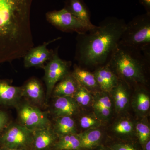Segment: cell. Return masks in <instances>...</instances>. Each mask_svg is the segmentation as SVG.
Wrapping results in <instances>:
<instances>
[{
	"instance_id": "1",
	"label": "cell",
	"mask_w": 150,
	"mask_h": 150,
	"mask_svg": "<svg viewBox=\"0 0 150 150\" xmlns=\"http://www.w3.org/2000/svg\"><path fill=\"white\" fill-rule=\"evenodd\" d=\"M33 0H0V64L22 58L33 40Z\"/></svg>"
},
{
	"instance_id": "2",
	"label": "cell",
	"mask_w": 150,
	"mask_h": 150,
	"mask_svg": "<svg viewBox=\"0 0 150 150\" xmlns=\"http://www.w3.org/2000/svg\"><path fill=\"white\" fill-rule=\"evenodd\" d=\"M124 19L108 16L76 40L75 60L78 66L94 70L109 64L118 48L126 26Z\"/></svg>"
},
{
	"instance_id": "3",
	"label": "cell",
	"mask_w": 150,
	"mask_h": 150,
	"mask_svg": "<svg viewBox=\"0 0 150 150\" xmlns=\"http://www.w3.org/2000/svg\"><path fill=\"white\" fill-rule=\"evenodd\" d=\"M150 62V51L119 44L109 64L120 80L127 84L148 83L147 73Z\"/></svg>"
},
{
	"instance_id": "4",
	"label": "cell",
	"mask_w": 150,
	"mask_h": 150,
	"mask_svg": "<svg viewBox=\"0 0 150 150\" xmlns=\"http://www.w3.org/2000/svg\"><path fill=\"white\" fill-rule=\"evenodd\" d=\"M119 44L150 51V13L137 16L126 23Z\"/></svg>"
},
{
	"instance_id": "5",
	"label": "cell",
	"mask_w": 150,
	"mask_h": 150,
	"mask_svg": "<svg viewBox=\"0 0 150 150\" xmlns=\"http://www.w3.org/2000/svg\"><path fill=\"white\" fill-rule=\"evenodd\" d=\"M33 131L18 122H10L0 134V147L31 150Z\"/></svg>"
},
{
	"instance_id": "6",
	"label": "cell",
	"mask_w": 150,
	"mask_h": 150,
	"mask_svg": "<svg viewBox=\"0 0 150 150\" xmlns=\"http://www.w3.org/2000/svg\"><path fill=\"white\" fill-rule=\"evenodd\" d=\"M21 100L15 107L18 123L32 131L51 126L52 122L48 117V112L25 100Z\"/></svg>"
},
{
	"instance_id": "7",
	"label": "cell",
	"mask_w": 150,
	"mask_h": 150,
	"mask_svg": "<svg viewBox=\"0 0 150 150\" xmlns=\"http://www.w3.org/2000/svg\"><path fill=\"white\" fill-rule=\"evenodd\" d=\"M71 64V62L61 59L58 54V49H56L52 58L43 67V80L46 86L47 103L56 84L71 72L70 69Z\"/></svg>"
},
{
	"instance_id": "8",
	"label": "cell",
	"mask_w": 150,
	"mask_h": 150,
	"mask_svg": "<svg viewBox=\"0 0 150 150\" xmlns=\"http://www.w3.org/2000/svg\"><path fill=\"white\" fill-rule=\"evenodd\" d=\"M46 16L49 23L63 32H75L80 34L87 32L95 26L81 21L64 8L60 10L48 12Z\"/></svg>"
},
{
	"instance_id": "9",
	"label": "cell",
	"mask_w": 150,
	"mask_h": 150,
	"mask_svg": "<svg viewBox=\"0 0 150 150\" xmlns=\"http://www.w3.org/2000/svg\"><path fill=\"white\" fill-rule=\"evenodd\" d=\"M61 38L60 37L57 38L48 42H44L42 45L31 48L23 57L25 67L29 68L34 67L43 69L54 54V51L48 49L47 46Z\"/></svg>"
},
{
	"instance_id": "10",
	"label": "cell",
	"mask_w": 150,
	"mask_h": 150,
	"mask_svg": "<svg viewBox=\"0 0 150 150\" xmlns=\"http://www.w3.org/2000/svg\"><path fill=\"white\" fill-rule=\"evenodd\" d=\"M22 98L30 104L40 108L47 103L43 85L35 77L30 78L21 86Z\"/></svg>"
},
{
	"instance_id": "11",
	"label": "cell",
	"mask_w": 150,
	"mask_h": 150,
	"mask_svg": "<svg viewBox=\"0 0 150 150\" xmlns=\"http://www.w3.org/2000/svg\"><path fill=\"white\" fill-rule=\"evenodd\" d=\"M92 105L94 115L101 121H108L114 109L109 93L97 92L93 96Z\"/></svg>"
},
{
	"instance_id": "12",
	"label": "cell",
	"mask_w": 150,
	"mask_h": 150,
	"mask_svg": "<svg viewBox=\"0 0 150 150\" xmlns=\"http://www.w3.org/2000/svg\"><path fill=\"white\" fill-rule=\"evenodd\" d=\"M79 107L72 97H59L54 98L51 111L54 118L65 116L73 117L79 112Z\"/></svg>"
},
{
	"instance_id": "13",
	"label": "cell",
	"mask_w": 150,
	"mask_h": 150,
	"mask_svg": "<svg viewBox=\"0 0 150 150\" xmlns=\"http://www.w3.org/2000/svg\"><path fill=\"white\" fill-rule=\"evenodd\" d=\"M58 138L52 125L33 131L31 150H52Z\"/></svg>"
},
{
	"instance_id": "14",
	"label": "cell",
	"mask_w": 150,
	"mask_h": 150,
	"mask_svg": "<svg viewBox=\"0 0 150 150\" xmlns=\"http://www.w3.org/2000/svg\"><path fill=\"white\" fill-rule=\"evenodd\" d=\"M93 73L101 91L109 93L119 82L118 77L108 64L98 67Z\"/></svg>"
},
{
	"instance_id": "15",
	"label": "cell",
	"mask_w": 150,
	"mask_h": 150,
	"mask_svg": "<svg viewBox=\"0 0 150 150\" xmlns=\"http://www.w3.org/2000/svg\"><path fill=\"white\" fill-rule=\"evenodd\" d=\"M22 98L21 86H12L7 81L0 79V105L15 107Z\"/></svg>"
},
{
	"instance_id": "16",
	"label": "cell",
	"mask_w": 150,
	"mask_h": 150,
	"mask_svg": "<svg viewBox=\"0 0 150 150\" xmlns=\"http://www.w3.org/2000/svg\"><path fill=\"white\" fill-rule=\"evenodd\" d=\"M125 82L119 80L116 86L109 93L114 109L118 113L125 112L130 104V98L127 86Z\"/></svg>"
},
{
	"instance_id": "17",
	"label": "cell",
	"mask_w": 150,
	"mask_h": 150,
	"mask_svg": "<svg viewBox=\"0 0 150 150\" xmlns=\"http://www.w3.org/2000/svg\"><path fill=\"white\" fill-rule=\"evenodd\" d=\"M79 83L73 77L71 72L58 82L54 86L51 96L53 98L74 96Z\"/></svg>"
},
{
	"instance_id": "18",
	"label": "cell",
	"mask_w": 150,
	"mask_h": 150,
	"mask_svg": "<svg viewBox=\"0 0 150 150\" xmlns=\"http://www.w3.org/2000/svg\"><path fill=\"white\" fill-rule=\"evenodd\" d=\"M64 8L77 18L90 25L91 13L83 0H65Z\"/></svg>"
},
{
	"instance_id": "19",
	"label": "cell",
	"mask_w": 150,
	"mask_h": 150,
	"mask_svg": "<svg viewBox=\"0 0 150 150\" xmlns=\"http://www.w3.org/2000/svg\"><path fill=\"white\" fill-rule=\"evenodd\" d=\"M71 74L79 84L90 91L99 88L93 73L89 70L75 64Z\"/></svg>"
},
{
	"instance_id": "20",
	"label": "cell",
	"mask_w": 150,
	"mask_h": 150,
	"mask_svg": "<svg viewBox=\"0 0 150 150\" xmlns=\"http://www.w3.org/2000/svg\"><path fill=\"white\" fill-rule=\"evenodd\" d=\"M52 128L59 138L68 134H77L76 122L71 116L54 118V123H52Z\"/></svg>"
},
{
	"instance_id": "21",
	"label": "cell",
	"mask_w": 150,
	"mask_h": 150,
	"mask_svg": "<svg viewBox=\"0 0 150 150\" xmlns=\"http://www.w3.org/2000/svg\"><path fill=\"white\" fill-rule=\"evenodd\" d=\"M80 141L82 150L92 149L98 146L102 139V131L98 128L88 129L77 134Z\"/></svg>"
},
{
	"instance_id": "22",
	"label": "cell",
	"mask_w": 150,
	"mask_h": 150,
	"mask_svg": "<svg viewBox=\"0 0 150 150\" xmlns=\"http://www.w3.org/2000/svg\"><path fill=\"white\" fill-rule=\"evenodd\" d=\"M132 101L134 111L141 117H145L150 110V98L144 89H138Z\"/></svg>"
},
{
	"instance_id": "23",
	"label": "cell",
	"mask_w": 150,
	"mask_h": 150,
	"mask_svg": "<svg viewBox=\"0 0 150 150\" xmlns=\"http://www.w3.org/2000/svg\"><path fill=\"white\" fill-rule=\"evenodd\" d=\"M52 150H82L77 134H70L58 138Z\"/></svg>"
},
{
	"instance_id": "24",
	"label": "cell",
	"mask_w": 150,
	"mask_h": 150,
	"mask_svg": "<svg viewBox=\"0 0 150 150\" xmlns=\"http://www.w3.org/2000/svg\"><path fill=\"white\" fill-rule=\"evenodd\" d=\"M73 98L79 106L86 107L92 103L93 97L90 91L79 84Z\"/></svg>"
},
{
	"instance_id": "25",
	"label": "cell",
	"mask_w": 150,
	"mask_h": 150,
	"mask_svg": "<svg viewBox=\"0 0 150 150\" xmlns=\"http://www.w3.org/2000/svg\"><path fill=\"white\" fill-rule=\"evenodd\" d=\"M112 129L114 133L117 135L128 136L133 134L134 126L133 122L129 119H123L116 122Z\"/></svg>"
},
{
	"instance_id": "26",
	"label": "cell",
	"mask_w": 150,
	"mask_h": 150,
	"mask_svg": "<svg viewBox=\"0 0 150 150\" xmlns=\"http://www.w3.org/2000/svg\"><path fill=\"white\" fill-rule=\"evenodd\" d=\"M135 129L140 144L143 146L150 139V126L145 121H139L136 124Z\"/></svg>"
},
{
	"instance_id": "27",
	"label": "cell",
	"mask_w": 150,
	"mask_h": 150,
	"mask_svg": "<svg viewBox=\"0 0 150 150\" xmlns=\"http://www.w3.org/2000/svg\"><path fill=\"white\" fill-rule=\"evenodd\" d=\"M79 123L81 128L87 130L98 128L101 125V121L95 115H86L80 118Z\"/></svg>"
},
{
	"instance_id": "28",
	"label": "cell",
	"mask_w": 150,
	"mask_h": 150,
	"mask_svg": "<svg viewBox=\"0 0 150 150\" xmlns=\"http://www.w3.org/2000/svg\"><path fill=\"white\" fill-rule=\"evenodd\" d=\"M10 122L7 113L4 110L0 109V134Z\"/></svg>"
},
{
	"instance_id": "29",
	"label": "cell",
	"mask_w": 150,
	"mask_h": 150,
	"mask_svg": "<svg viewBox=\"0 0 150 150\" xmlns=\"http://www.w3.org/2000/svg\"><path fill=\"white\" fill-rule=\"evenodd\" d=\"M109 149L111 150H137L133 145L126 143H115Z\"/></svg>"
},
{
	"instance_id": "30",
	"label": "cell",
	"mask_w": 150,
	"mask_h": 150,
	"mask_svg": "<svg viewBox=\"0 0 150 150\" xmlns=\"http://www.w3.org/2000/svg\"><path fill=\"white\" fill-rule=\"evenodd\" d=\"M139 1L145 8L146 13H150V0H139Z\"/></svg>"
},
{
	"instance_id": "31",
	"label": "cell",
	"mask_w": 150,
	"mask_h": 150,
	"mask_svg": "<svg viewBox=\"0 0 150 150\" xmlns=\"http://www.w3.org/2000/svg\"><path fill=\"white\" fill-rule=\"evenodd\" d=\"M143 146L144 147V150H150V139L148 140Z\"/></svg>"
},
{
	"instance_id": "32",
	"label": "cell",
	"mask_w": 150,
	"mask_h": 150,
	"mask_svg": "<svg viewBox=\"0 0 150 150\" xmlns=\"http://www.w3.org/2000/svg\"><path fill=\"white\" fill-rule=\"evenodd\" d=\"M96 150H111L110 149L108 148H105V147L103 146H98L97 149Z\"/></svg>"
},
{
	"instance_id": "33",
	"label": "cell",
	"mask_w": 150,
	"mask_h": 150,
	"mask_svg": "<svg viewBox=\"0 0 150 150\" xmlns=\"http://www.w3.org/2000/svg\"><path fill=\"white\" fill-rule=\"evenodd\" d=\"M0 150H16V149H8L4 147H0Z\"/></svg>"
}]
</instances>
